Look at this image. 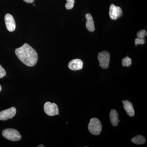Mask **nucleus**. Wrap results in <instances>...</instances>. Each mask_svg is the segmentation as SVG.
<instances>
[{"instance_id":"21","label":"nucleus","mask_w":147,"mask_h":147,"mask_svg":"<svg viewBox=\"0 0 147 147\" xmlns=\"http://www.w3.org/2000/svg\"><path fill=\"white\" fill-rule=\"evenodd\" d=\"M2 90V87L1 86V85H0V92Z\"/></svg>"},{"instance_id":"13","label":"nucleus","mask_w":147,"mask_h":147,"mask_svg":"<svg viewBox=\"0 0 147 147\" xmlns=\"http://www.w3.org/2000/svg\"><path fill=\"white\" fill-rule=\"evenodd\" d=\"M131 142L136 144H143L146 142V139L142 135H137L133 137L131 140Z\"/></svg>"},{"instance_id":"10","label":"nucleus","mask_w":147,"mask_h":147,"mask_svg":"<svg viewBox=\"0 0 147 147\" xmlns=\"http://www.w3.org/2000/svg\"><path fill=\"white\" fill-rule=\"evenodd\" d=\"M122 102L123 104V108L127 115L129 117H133L135 114V112L132 103L127 100H122Z\"/></svg>"},{"instance_id":"6","label":"nucleus","mask_w":147,"mask_h":147,"mask_svg":"<svg viewBox=\"0 0 147 147\" xmlns=\"http://www.w3.org/2000/svg\"><path fill=\"white\" fill-rule=\"evenodd\" d=\"M16 110L15 107H11L0 112V120L6 121L12 118L16 115Z\"/></svg>"},{"instance_id":"2","label":"nucleus","mask_w":147,"mask_h":147,"mask_svg":"<svg viewBox=\"0 0 147 147\" xmlns=\"http://www.w3.org/2000/svg\"><path fill=\"white\" fill-rule=\"evenodd\" d=\"M88 129L90 133L92 134L98 135L100 134L102 130V125L98 119L93 118L90 120Z\"/></svg>"},{"instance_id":"12","label":"nucleus","mask_w":147,"mask_h":147,"mask_svg":"<svg viewBox=\"0 0 147 147\" xmlns=\"http://www.w3.org/2000/svg\"><path fill=\"white\" fill-rule=\"evenodd\" d=\"M110 118L111 123L114 126H117L119 122V115L117 112L115 110L113 109L110 111Z\"/></svg>"},{"instance_id":"17","label":"nucleus","mask_w":147,"mask_h":147,"mask_svg":"<svg viewBox=\"0 0 147 147\" xmlns=\"http://www.w3.org/2000/svg\"><path fill=\"white\" fill-rule=\"evenodd\" d=\"M145 42V38H137L135 40V43L136 46L137 45H143Z\"/></svg>"},{"instance_id":"19","label":"nucleus","mask_w":147,"mask_h":147,"mask_svg":"<svg viewBox=\"0 0 147 147\" xmlns=\"http://www.w3.org/2000/svg\"><path fill=\"white\" fill-rule=\"evenodd\" d=\"M24 1L28 3H32L34 2V0H24Z\"/></svg>"},{"instance_id":"5","label":"nucleus","mask_w":147,"mask_h":147,"mask_svg":"<svg viewBox=\"0 0 147 147\" xmlns=\"http://www.w3.org/2000/svg\"><path fill=\"white\" fill-rule=\"evenodd\" d=\"M44 111L48 116H54L59 115V108L56 103L50 102H45L44 105Z\"/></svg>"},{"instance_id":"16","label":"nucleus","mask_w":147,"mask_h":147,"mask_svg":"<svg viewBox=\"0 0 147 147\" xmlns=\"http://www.w3.org/2000/svg\"><path fill=\"white\" fill-rule=\"evenodd\" d=\"M137 35L139 38H144V37L147 36V32L144 30H141L137 32Z\"/></svg>"},{"instance_id":"4","label":"nucleus","mask_w":147,"mask_h":147,"mask_svg":"<svg viewBox=\"0 0 147 147\" xmlns=\"http://www.w3.org/2000/svg\"><path fill=\"white\" fill-rule=\"evenodd\" d=\"M99 66L103 69H107L109 67L110 61V55L107 51H102L98 55Z\"/></svg>"},{"instance_id":"7","label":"nucleus","mask_w":147,"mask_h":147,"mask_svg":"<svg viewBox=\"0 0 147 147\" xmlns=\"http://www.w3.org/2000/svg\"><path fill=\"white\" fill-rule=\"evenodd\" d=\"M123 11L119 6H116L114 4L111 5L109 9V15L113 20H117L123 15Z\"/></svg>"},{"instance_id":"3","label":"nucleus","mask_w":147,"mask_h":147,"mask_svg":"<svg viewBox=\"0 0 147 147\" xmlns=\"http://www.w3.org/2000/svg\"><path fill=\"white\" fill-rule=\"evenodd\" d=\"M3 137L11 141H18L21 139V136L19 131L14 129L7 128L2 131Z\"/></svg>"},{"instance_id":"15","label":"nucleus","mask_w":147,"mask_h":147,"mask_svg":"<svg viewBox=\"0 0 147 147\" xmlns=\"http://www.w3.org/2000/svg\"><path fill=\"white\" fill-rule=\"evenodd\" d=\"M67 3L65 7L66 9H71L73 8L75 0H66Z\"/></svg>"},{"instance_id":"14","label":"nucleus","mask_w":147,"mask_h":147,"mask_svg":"<svg viewBox=\"0 0 147 147\" xmlns=\"http://www.w3.org/2000/svg\"><path fill=\"white\" fill-rule=\"evenodd\" d=\"M122 63L123 67H129L131 65V59L128 57H125L123 59L122 61Z\"/></svg>"},{"instance_id":"18","label":"nucleus","mask_w":147,"mask_h":147,"mask_svg":"<svg viewBox=\"0 0 147 147\" xmlns=\"http://www.w3.org/2000/svg\"><path fill=\"white\" fill-rule=\"evenodd\" d=\"M6 75V72L5 69L3 68V67L0 64V79L3 78Z\"/></svg>"},{"instance_id":"20","label":"nucleus","mask_w":147,"mask_h":147,"mask_svg":"<svg viewBox=\"0 0 147 147\" xmlns=\"http://www.w3.org/2000/svg\"><path fill=\"white\" fill-rule=\"evenodd\" d=\"M37 147H44L45 146H43V145L40 144V145H39V146H38Z\"/></svg>"},{"instance_id":"8","label":"nucleus","mask_w":147,"mask_h":147,"mask_svg":"<svg viewBox=\"0 0 147 147\" xmlns=\"http://www.w3.org/2000/svg\"><path fill=\"white\" fill-rule=\"evenodd\" d=\"M5 21L7 29L9 32H12L16 29V23L14 18L9 13H7L5 16Z\"/></svg>"},{"instance_id":"22","label":"nucleus","mask_w":147,"mask_h":147,"mask_svg":"<svg viewBox=\"0 0 147 147\" xmlns=\"http://www.w3.org/2000/svg\"><path fill=\"white\" fill-rule=\"evenodd\" d=\"M35 5L34 4L33 6H35Z\"/></svg>"},{"instance_id":"1","label":"nucleus","mask_w":147,"mask_h":147,"mask_svg":"<svg viewBox=\"0 0 147 147\" xmlns=\"http://www.w3.org/2000/svg\"><path fill=\"white\" fill-rule=\"evenodd\" d=\"M15 54L19 59L26 65L34 66L36 64L38 56L36 51L28 43L15 50Z\"/></svg>"},{"instance_id":"9","label":"nucleus","mask_w":147,"mask_h":147,"mask_svg":"<svg viewBox=\"0 0 147 147\" xmlns=\"http://www.w3.org/2000/svg\"><path fill=\"white\" fill-rule=\"evenodd\" d=\"M69 69L74 71L80 70L83 67V62L81 59H75L69 61L68 65Z\"/></svg>"},{"instance_id":"11","label":"nucleus","mask_w":147,"mask_h":147,"mask_svg":"<svg viewBox=\"0 0 147 147\" xmlns=\"http://www.w3.org/2000/svg\"><path fill=\"white\" fill-rule=\"evenodd\" d=\"M87 21L86 23V27L89 31L93 32L95 30L94 22L92 15L90 13H87L86 15Z\"/></svg>"}]
</instances>
